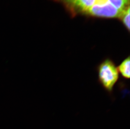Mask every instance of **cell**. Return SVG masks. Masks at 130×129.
<instances>
[{"instance_id": "obj_1", "label": "cell", "mask_w": 130, "mask_h": 129, "mask_svg": "<svg viewBox=\"0 0 130 129\" xmlns=\"http://www.w3.org/2000/svg\"><path fill=\"white\" fill-rule=\"evenodd\" d=\"M60 3L72 16L119 18L130 7V0H53Z\"/></svg>"}, {"instance_id": "obj_2", "label": "cell", "mask_w": 130, "mask_h": 129, "mask_svg": "<svg viewBox=\"0 0 130 129\" xmlns=\"http://www.w3.org/2000/svg\"><path fill=\"white\" fill-rule=\"evenodd\" d=\"M97 71L100 85L109 94H112L119 79V73L114 61L110 58L104 59L97 66Z\"/></svg>"}, {"instance_id": "obj_3", "label": "cell", "mask_w": 130, "mask_h": 129, "mask_svg": "<svg viewBox=\"0 0 130 129\" xmlns=\"http://www.w3.org/2000/svg\"><path fill=\"white\" fill-rule=\"evenodd\" d=\"M130 59L129 55L117 66L119 74L125 79L130 78Z\"/></svg>"}, {"instance_id": "obj_4", "label": "cell", "mask_w": 130, "mask_h": 129, "mask_svg": "<svg viewBox=\"0 0 130 129\" xmlns=\"http://www.w3.org/2000/svg\"><path fill=\"white\" fill-rule=\"evenodd\" d=\"M125 28L130 30V7L127 9L119 18Z\"/></svg>"}]
</instances>
